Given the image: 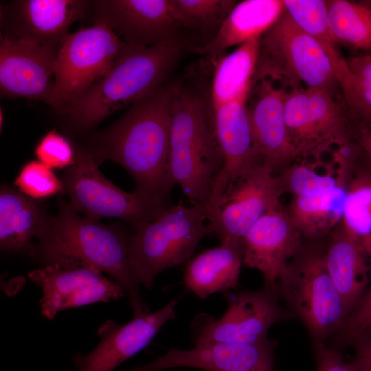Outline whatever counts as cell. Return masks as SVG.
<instances>
[{"label":"cell","instance_id":"6da1fadb","mask_svg":"<svg viewBox=\"0 0 371 371\" xmlns=\"http://www.w3.org/2000/svg\"><path fill=\"white\" fill-rule=\"evenodd\" d=\"M175 85H161L131 105L87 148L100 165L111 160L133 179L135 191L169 201L170 143Z\"/></svg>","mask_w":371,"mask_h":371},{"label":"cell","instance_id":"7a4b0ae2","mask_svg":"<svg viewBox=\"0 0 371 371\" xmlns=\"http://www.w3.org/2000/svg\"><path fill=\"white\" fill-rule=\"evenodd\" d=\"M130 236L117 227L82 217L69 203L60 200L56 217H49L33 258L44 262L75 260L109 275L124 290L134 317L149 312L139 292L140 282L131 264Z\"/></svg>","mask_w":371,"mask_h":371},{"label":"cell","instance_id":"3957f363","mask_svg":"<svg viewBox=\"0 0 371 371\" xmlns=\"http://www.w3.org/2000/svg\"><path fill=\"white\" fill-rule=\"evenodd\" d=\"M183 47L179 39L151 47L126 44L109 72L59 113L74 130L95 126L163 85Z\"/></svg>","mask_w":371,"mask_h":371},{"label":"cell","instance_id":"277c9868","mask_svg":"<svg viewBox=\"0 0 371 371\" xmlns=\"http://www.w3.org/2000/svg\"><path fill=\"white\" fill-rule=\"evenodd\" d=\"M223 166L210 115L194 91L175 85L170 143V172L192 205H206Z\"/></svg>","mask_w":371,"mask_h":371},{"label":"cell","instance_id":"5b68a950","mask_svg":"<svg viewBox=\"0 0 371 371\" xmlns=\"http://www.w3.org/2000/svg\"><path fill=\"white\" fill-rule=\"evenodd\" d=\"M206 207L169 205L131 236L128 254L132 268L145 287L162 271L189 261L200 241L214 234Z\"/></svg>","mask_w":371,"mask_h":371},{"label":"cell","instance_id":"8992f818","mask_svg":"<svg viewBox=\"0 0 371 371\" xmlns=\"http://www.w3.org/2000/svg\"><path fill=\"white\" fill-rule=\"evenodd\" d=\"M76 150L75 161L65 169L61 180L69 203L84 217L94 221L116 218L136 229L170 205L160 198L121 190L100 172L87 148L77 146Z\"/></svg>","mask_w":371,"mask_h":371},{"label":"cell","instance_id":"52a82bcc","mask_svg":"<svg viewBox=\"0 0 371 371\" xmlns=\"http://www.w3.org/2000/svg\"><path fill=\"white\" fill-rule=\"evenodd\" d=\"M285 120L298 159L325 161L337 148L355 138L344 98L299 86L288 93Z\"/></svg>","mask_w":371,"mask_h":371},{"label":"cell","instance_id":"ba28073f","mask_svg":"<svg viewBox=\"0 0 371 371\" xmlns=\"http://www.w3.org/2000/svg\"><path fill=\"white\" fill-rule=\"evenodd\" d=\"M278 284L317 342L341 329L348 312L328 271L324 252L302 248Z\"/></svg>","mask_w":371,"mask_h":371},{"label":"cell","instance_id":"9c48e42d","mask_svg":"<svg viewBox=\"0 0 371 371\" xmlns=\"http://www.w3.org/2000/svg\"><path fill=\"white\" fill-rule=\"evenodd\" d=\"M126 43L102 23L80 27L61 43L54 65L52 108L60 113L100 81Z\"/></svg>","mask_w":371,"mask_h":371},{"label":"cell","instance_id":"30bf717a","mask_svg":"<svg viewBox=\"0 0 371 371\" xmlns=\"http://www.w3.org/2000/svg\"><path fill=\"white\" fill-rule=\"evenodd\" d=\"M258 60L297 85L344 98L332 61L322 46L284 12L260 38Z\"/></svg>","mask_w":371,"mask_h":371},{"label":"cell","instance_id":"8fae6325","mask_svg":"<svg viewBox=\"0 0 371 371\" xmlns=\"http://www.w3.org/2000/svg\"><path fill=\"white\" fill-rule=\"evenodd\" d=\"M284 193L279 176L262 160L257 161L205 206L214 234L221 243L243 245L251 227L269 211L280 206Z\"/></svg>","mask_w":371,"mask_h":371},{"label":"cell","instance_id":"7c38bea8","mask_svg":"<svg viewBox=\"0 0 371 371\" xmlns=\"http://www.w3.org/2000/svg\"><path fill=\"white\" fill-rule=\"evenodd\" d=\"M295 87L276 70L258 61L246 104L256 151L276 175L298 159L284 114L286 97Z\"/></svg>","mask_w":371,"mask_h":371},{"label":"cell","instance_id":"4fadbf2b","mask_svg":"<svg viewBox=\"0 0 371 371\" xmlns=\"http://www.w3.org/2000/svg\"><path fill=\"white\" fill-rule=\"evenodd\" d=\"M30 279L41 289V314L49 319L63 310L117 300L123 288L93 266L70 259L44 262L30 271Z\"/></svg>","mask_w":371,"mask_h":371},{"label":"cell","instance_id":"5bb4252c","mask_svg":"<svg viewBox=\"0 0 371 371\" xmlns=\"http://www.w3.org/2000/svg\"><path fill=\"white\" fill-rule=\"evenodd\" d=\"M284 317L275 292L264 286L256 291H241L229 297L225 314L218 319L197 315L192 323L194 344L220 342L254 344L267 338L269 329Z\"/></svg>","mask_w":371,"mask_h":371},{"label":"cell","instance_id":"9a60e30c","mask_svg":"<svg viewBox=\"0 0 371 371\" xmlns=\"http://www.w3.org/2000/svg\"><path fill=\"white\" fill-rule=\"evenodd\" d=\"M92 5L85 0H16L0 6L1 34L58 49L71 25Z\"/></svg>","mask_w":371,"mask_h":371},{"label":"cell","instance_id":"2e32d148","mask_svg":"<svg viewBox=\"0 0 371 371\" xmlns=\"http://www.w3.org/2000/svg\"><path fill=\"white\" fill-rule=\"evenodd\" d=\"M58 51L1 34V96L33 99L52 107Z\"/></svg>","mask_w":371,"mask_h":371},{"label":"cell","instance_id":"e0dca14e","mask_svg":"<svg viewBox=\"0 0 371 371\" xmlns=\"http://www.w3.org/2000/svg\"><path fill=\"white\" fill-rule=\"evenodd\" d=\"M95 23L111 29L126 45L151 47L179 39L170 0L92 1Z\"/></svg>","mask_w":371,"mask_h":371},{"label":"cell","instance_id":"ac0fdd59","mask_svg":"<svg viewBox=\"0 0 371 371\" xmlns=\"http://www.w3.org/2000/svg\"><path fill=\"white\" fill-rule=\"evenodd\" d=\"M303 236L281 205L263 215L243 241V264L258 269L265 286L276 292L277 284L302 249Z\"/></svg>","mask_w":371,"mask_h":371},{"label":"cell","instance_id":"d6986e66","mask_svg":"<svg viewBox=\"0 0 371 371\" xmlns=\"http://www.w3.org/2000/svg\"><path fill=\"white\" fill-rule=\"evenodd\" d=\"M177 303L172 300L159 311L134 317L124 325L106 322L98 330L102 339L95 348L74 357L76 368L79 371H112L146 347L163 325L175 318Z\"/></svg>","mask_w":371,"mask_h":371},{"label":"cell","instance_id":"ffe728a7","mask_svg":"<svg viewBox=\"0 0 371 371\" xmlns=\"http://www.w3.org/2000/svg\"><path fill=\"white\" fill-rule=\"evenodd\" d=\"M190 350L171 349L153 361L132 371H157L189 367L206 371H273V345L270 341L254 344L206 342Z\"/></svg>","mask_w":371,"mask_h":371},{"label":"cell","instance_id":"44dd1931","mask_svg":"<svg viewBox=\"0 0 371 371\" xmlns=\"http://www.w3.org/2000/svg\"><path fill=\"white\" fill-rule=\"evenodd\" d=\"M247 97L212 110L211 125L223 158V166L207 204L219 197L236 178L262 160L254 146L246 104Z\"/></svg>","mask_w":371,"mask_h":371},{"label":"cell","instance_id":"7402d4cb","mask_svg":"<svg viewBox=\"0 0 371 371\" xmlns=\"http://www.w3.org/2000/svg\"><path fill=\"white\" fill-rule=\"evenodd\" d=\"M17 188H0V248L7 253L34 257L37 242L49 220L41 205Z\"/></svg>","mask_w":371,"mask_h":371},{"label":"cell","instance_id":"603a6c76","mask_svg":"<svg viewBox=\"0 0 371 371\" xmlns=\"http://www.w3.org/2000/svg\"><path fill=\"white\" fill-rule=\"evenodd\" d=\"M283 0H245L237 3L212 39L199 48L212 63L229 47L260 37L281 16Z\"/></svg>","mask_w":371,"mask_h":371},{"label":"cell","instance_id":"cb8c5ba5","mask_svg":"<svg viewBox=\"0 0 371 371\" xmlns=\"http://www.w3.org/2000/svg\"><path fill=\"white\" fill-rule=\"evenodd\" d=\"M324 258L348 315L371 278V256L339 223L324 251Z\"/></svg>","mask_w":371,"mask_h":371},{"label":"cell","instance_id":"d4e9b609","mask_svg":"<svg viewBox=\"0 0 371 371\" xmlns=\"http://www.w3.org/2000/svg\"><path fill=\"white\" fill-rule=\"evenodd\" d=\"M243 245L227 241L191 258L186 267L183 282L201 299L215 293L235 289L243 263Z\"/></svg>","mask_w":371,"mask_h":371},{"label":"cell","instance_id":"484cf974","mask_svg":"<svg viewBox=\"0 0 371 371\" xmlns=\"http://www.w3.org/2000/svg\"><path fill=\"white\" fill-rule=\"evenodd\" d=\"M260 37L247 41L215 63L212 110L248 96L260 52Z\"/></svg>","mask_w":371,"mask_h":371},{"label":"cell","instance_id":"4316f807","mask_svg":"<svg viewBox=\"0 0 371 371\" xmlns=\"http://www.w3.org/2000/svg\"><path fill=\"white\" fill-rule=\"evenodd\" d=\"M346 187L310 196H293L286 210L303 237L317 238L338 225L342 219Z\"/></svg>","mask_w":371,"mask_h":371},{"label":"cell","instance_id":"83f0119b","mask_svg":"<svg viewBox=\"0 0 371 371\" xmlns=\"http://www.w3.org/2000/svg\"><path fill=\"white\" fill-rule=\"evenodd\" d=\"M330 30L338 44L371 52V1L327 0Z\"/></svg>","mask_w":371,"mask_h":371},{"label":"cell","instance_id":"f1b7e54d","mask_svg":"<svg viewBox=\"0 0 371 371\" xmlns=\"http://www.w3.org/2000/svg\"><path fill=\"white\" fill-rule=\"evenodd\" d=\"M278 175L284 192H289L293 196L315 195L348 186L335 161H311L299 159Z\"/></svg>","mask_w":371,"mask_h":371},{"label":"cell","instance_id":"f546056e","mask_svg":"<svg viewBox=\"0 0 371 371\" xmlns=\"http://www.w3.org/2000/svg\"><path fill=\"white\" fill-rule=\"evenodd\" d=\"M340 225L371 256V168L367 164L356 169L347 186Z\"/></svg>","mask_w":371,"mask_h":371},{"label":"cell","instance_id":"4dcf8cb0","mask_svg":"<svg viewBox=\"0 0 371 371\" xmlns=\"http://www.w3.org/2000/svg\"><path fill=\"white\" fill-rule=\"evenodd\" d=\"M283 2L286 12L293 22L319 43L333 65L344 58L330 30L326 1L283 0Z\"/></svg>","mask_w":371,"mask_h":371},{"label":"cell","instance_id":"1f68e13d","mask_svg":"<svg viewBox=\"0 0 371 371\" xmlns=\"http://www.w3.org/2000/svg\"><path fill=\"white\" fill-rule=\"evenodd\" d=\"M236 3L232 0H170L179 27L201 32L217 31Z\"/></svg>","mask_w":371,"mask_h":371},{"label":"cell","instance_id":"d6a6232c","mask_svg":"<svg viewBox=\"0 0 371 371\" xmlns=\"http://www.w3.org/2000/svg\"><path fill=\"white\" fill-rule=\"evenodd\" d=\"M346 67L336 73L347 105L371 111V54L362 53L346 58Z\"/></svg>","mask_w":371,"mask_h":371},{"label":"cell","instance_id":"836d02e7","mask_svg":"<svg viewBox=\"0 0 371 371\" xmlns=\"http://www.w3.org/2000/svg\"><path fill=\"white\" fill-rule=\"evenodd\" d=\"M14 185L21 193L34 200L54 196L64 189L62 180L53 170L38 160L25 164Z\"/></svg>","mask_w":371,"mask_h":371},{"label":"cell","instance_id":"e575fe53","mask_svg":"<svg viewBox=\"0 0 371 371\" xmlns=\"http://www.w3.org/2000/svg\"><path fill=\"white\" fill-rule=\"evenodd\" d=\"M37 160L53 169H66L76 159V146L55 129L49 131L37 143L35 150Z\"/></svg>","mask_w":371,"mask_h":371},{"label":"cell","instance_id":"d590c367","mask_svg":"<svg viewBox=\"0 0 371 371\" xmlns=\"http://www.w3.org/2000/svg\"><path fill=\"white\" fill-rule=\"evenodd\" d=\"M348 115L366 164L371 168V111L348 106Z\"/></svg>","mask_w":371,"mask_h":371},{"label":"cell","instance_id":"8d00e7d4","mask_svg":"<svg viewBox=\"0 0 371 371\" xmlns=\"http://www.w3.org/2000/svg\"><path fill=\"white\" fill-rule=\"evenodd\" d=\"M316 361L317 371H357L355 364L344 361L337 350L326 347L323 342H317Z\"/></svg>","mask_w":371,"mask_h":371},{"label":"cell","instance_id":"74e56055","mask_svg":"<svg viewBox=\"0 0 371 371\" xmlns=\"http://www.w3.org/2000/svg\"><path fill=\"white\" fill-rule=\"evenodd\" d=\"M356 357L353 363L357 371H371V344L356 339Z\"/></svg>","mask_w":371,"mask_h":371},{"label":"cell","instance_id":"f35d334b","mask_svg":"<svg viewBox=\"0 0 371 371\" xmlns=\"http://www.w3.org/2000/svg\"><path fill=\"white\" fill-rule=\"evenodd\" d=\"M361 340L371 344V326L366 329L360 335H359L355 339Z\"/></svg>","mask_w":371,"mask_h":371},{"label":"cell","instance_id":"ab89813d","mask_svg":"<svg viewBox=\"0 0 371 371\" xmlns=\"http://www.w3.org/2000/svg\"><path fill=\"white\" fill-rule=\"evenodd\" d=\"M3 120H4L3 113L2 112V110L1 109L0 110V128L1 130H2V126L3 125Z\"/></svg>","mask_w":371,"mask_h":371},{"label":"cell","instance_id":"60d3db41","mask_svg":"<svg viewBox=\"0 0 371 371\" xmlns=\"http://www.w3.org/2000/svg\"><path fill=\"white\" fill-rule=\"evenodd\" d=\"M368 291L371 293V286L368 289Z\"/></svg>","mask_w":371,"mask_h":371},{"label":"cell","instance_id":"b9f144b4","mask_svg":"<svg viewBox=\"0 0 371 371\" xmlns=\"http://www.w3.org/2000/svg\"></svg>","mask_w":371,"mask_h":371}]
</instances>
